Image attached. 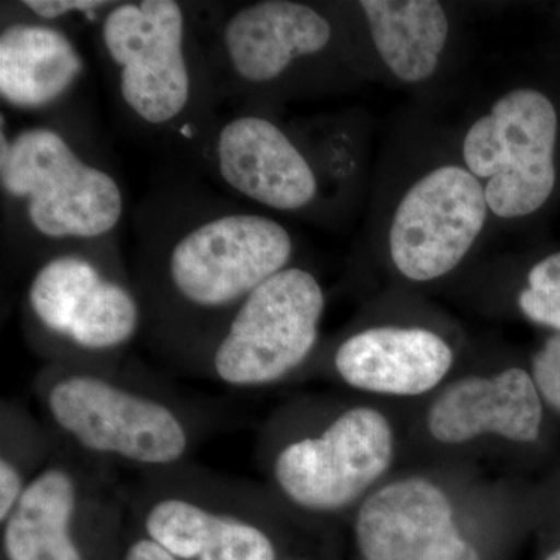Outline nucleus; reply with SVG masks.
I'll use <instances>...</instances> for the list:
<instances>
[{"instance_id":"6","label":"nucleus","mask_w":560,"mask_h":560,"mask_svg":"<svg viewBox=\"0 0 560 560\" xmlns=\"http://www.w3.org/2000/svg\"><path fill=\"white\" fill-rule=\"evenodd\" d=\"M324 308L316 276L290 265L257 287L228 320L213 350V370L237 388L280 381L315 349Z\"/></svg>"},{"instance_id":"13","label":"nucleus","mask_w":560,"mask_h":560,"mask_svg":"<svg viewBox=\"0 0 560 560\" xmlns=\"http://www.w3.org/2000/svg\"><path fill=\"white\" fill-rule=\"evenodd\" d=\"M451 345L425 327L377 326L350 335L335 353V370L357 389L420 396L452 370Z\"/></svg>"},{"instance_id":"10","label":"nucleus","mask_w":560,"mask_h":560,"mask_svg":"<svg viewBox=\"0 0 560 560\" xmlns=\"http://www.w3.org/2000/svg\"><path fill=\"white\" fill-rule=\"evenodd\" d=\"M394 455L388 419L372 408L342 412L323 434L279 453L275 478L298 506L334 512L349 506L388 470Z\"/></svg>"},{"instance_id":"5","label":"nucleus","mask_w":560,"mask_h":560,"mask_svg":"<svg viewBox=\"0 0 560 560\" xmlns=\"http://www.w3.org/2000/svg\"><path fill=\"white\" fill-rule=\"evenodd\" d=\"M490 217L480 180L459 158L430 165L390 209L385 231L390 265L411 282L445 278L469 257Z\"/></svg>"},{"instance_id":"14","label":"nucleus","mask_w":560,"mask_h":560,"mask_svg":"<svg viewBox=\"0 0 560 560\" xmlns=\"http://www.w3.org/2000/svg\"><path fill=\"white\" fill-rule=\"evenodd\" d=\"M540 423L539 390L521 368L495 377L460 378L434 400L427 419L431 436L445 444H460L482 434L534 442Z\"/></svg>"},{"instance_id":"23","label":"nucleus","mask_w":560,"mask_h":560,"mask_svg":"<svg viewBox=\"0 0 560 560\" xmlns=\"http://www.w3.org/2000/svg\"><path fill=\"white\" fill-rule=\"evenodd\" d=\"M125 560H176V558L158 541L143 539L132 545Z\"/></svg>"},{"instance_id":"20","label":"nucleus","mask_w":560,"mask_h":560,"mask_svg":"<svg viewBox=\"0 0 560 560\" xmlns=\"http://www.w3.org/2000/svg\"><path fill=\"white\" fill-rule=\"evenodd\" d=\"M113 5L114 2L105 0H25L18 3V9L33 20L58 25V22L69 20L70 16L102 20L103 14Z\"/></svg>"},{"instance_id":"17","label":"nucleus","mask_w":560,"mask_h":560,"mask_svg":"<svg viewBox=\"0 0 560 560\" xmlns=\"http://www.w3.org/2000/svg\"><path fill=\"white\" fill-rule=\"evenodd\" d=\"M150 539L186 560H276L267 534L184 499H165L145 517Z\"/></svg>"},{"instance_id":"12","label":"nucleus","mask_w":560,"mask_h":560,"mask_svg":"<svg viewBox=\"0 0 560 560\" xmlns=\"http://www.w3.org/2000/svg\"><path fill=\"white\" fill-rule=\"evenodd\" d=\"M355 537L364 560H481L460 534L447 493L425 478L390 482L368 497Z\"/></svg>"},{"instance_id":"15","label":"nucleus","mask_w":560,"mask_h":560,"mask_svg":"<svg viewBox=\"0 0 560 560\" xmlns=\"http://www.w3.org/2000/svg\"><path fill=\"white\" fill-rule=\"evenodd\" d=\"M86 72L83 55L60 25L24 16L0 31V98L7 108L44 113L60 106Z\"/></svg>"},{"instance_id":"2","label":"nucleus","mask_w":560,"mask_h":560,"mask_svg":"<svg viewBox=\"0 0 560 560\" xmlns=\"http://www.w3.org/2000/svg\"><path fill=\"white\" fill-rule=\"evenodd\" d=\"M98 47L121 109L138 127L198 135L217 72L184 3L114 2L98 21Z\"/></svg>"},{"instance_id":"8","label":"nucleus","mask_w":560,"mask_h":560,"mask_svg":"<svg viewBox=\"0 0 560 560\" xmlns=\"http://www.w3.org/2000/svg\"><path fill=\"white\" fill-rule=\"evenodd\" d=\"M94 248L44 257L28 282L25 302L33 323L50 337L84 352H108L135 338L142 308Z\"/></svg>"},{"instance_id":"16","label":"nucleus","mask_w":560,"mask_h":560,"mask_svg":"<svg viewBox=\"0 0 560 560\" xmlns=\"http://www.w3.org/2000/svg\"><path fill=\"white\" fill-rule=\"evenodd\" d=\"M372 50L400 83L418 86L436 75L451 46L452 24L436 0H361L355 3Z\"/></svg>"},{"instance_id":"7","label":"nucleus","mask_w":560,"mask_h":560,"mask_svg":"<svg viewBox=\"0 0 560 560\" xmlns=\"http://www.w3.org/2000/svg\"><path fill=\"white\" fill-rule=\"evenodd\" d=\"M329 14L296 0H259L232 10L217 32L213 62L243 94H282L337 49Z\"/></svg>"},{"instance_id":"3","label":"nucleus","mask_w":560,"mask_h":560,"mask_svg":"<svg viewBox=\"0 0 560 560\" xmlns=\"http://www.w3.org/2000/svg\"><path fill=\"white\" fill-rule=\"evenodd\" d=\"M154 245L162 287L179 307L230 318L257 287L290 267L296 249L279 220L243 208L187 213Z\"/></svg>"},{"instance_id":"1","label":"nucleus","mask_w":560,"mask_h":560,"mask_svg":"<svg viewBox=\"0 0 560 560\" xmlns=\"http://www.w3.org/2000/svg\"><path fill=\"white\" fill-rule=\"evenodd\" d=\"M0 191L7 221L51 254L106 245L127 208L106 162L51 120L10 131L2 117Z\"/></svg>"},{"instance_id":"18","label":"nucleus","mask_w":560,"mask_h":560,"mask_svg":"<svg viewBox=\"0 0 560 560\" xmlns=\"http://www.w3.org/2000/svg\"><path fill=\"white\" fill-rule=\"evenodd\" d=\"M77 486L68 471L51 467L28 482L3 528L10 560H81L70 537Z\"/></svg>"},{"instance_id":"22","label":"nucleus","mask_w":560,"mask_h":560,"mask_svg":"<svg viewBox=\"0 0 560 560\" xmlns=\"http://www.w3.org/2000/svg\"><path fill=\"white\" fill-rule=\"evenodd\" d=\"M27 485L22 474L9 458L0 459V521L5 523L11 511L16 508Z\"/></svg>"},{"instance_id":"11","label":"nucleus","mask_w":560,"mask_h":560,"mask_svg":"<svg viewBox=\"0 0 560 560\" xmlns=\"http://www.w3.org/2000/svg\"><path fill=\"white\" fill-rule=\"evenodd\" d=\"M213 171L243 200L279 213H300L318 202V162L279 121L259 113L231 117L208 136Z\"/></svg>"},{"instance_id":"24","label":"nucleus","mask_w":560,"mask_h":560,"mask_svg":"<svg viewBox=\"0 0 560 560\" xmlns=\"http://www.w3.org/2000/svg\"><path fill=\"white\" fill-rule=\"evenodd\" d=\"M545 560H560V548H558V550L550 552V555H548L547 559Z\"/></svg>"},{"instance_id":"19","label":"nucleus","mask_w":560,"mask_h":560,"mask_svg":"<svg viewBox=\"0 0 560 560\" xmlns=\"http://www.w3.org/2000/svg\"><path fill=\"white\" fill-rule=\"evenodd\" d=\"M518 308L533 323L560 331V253L537 261L518 294Z\"/></svg>"},{"instance_id":"21","label":"nucleus","mask_w":560,"mask_h":560,"mask_svg":"<svg viewBox=\"0 0 560 560\" xmlns=\"http://www.w3.org/2000/svg\"><path fill=\"white\" fill-rule=\"evenodd\" d=\"M533 378L541 396L560 411V335L545 342L534 357Z\"/></svg>"},{"instance_id":"4","label":"nucleus","mask_w":560,"mask_h":560,"mask_svg":"<svg viewBox=\"0 0 560 560\" xmlns=\"http://www.w3.org/2000/svg\"><path fill=\"white\" fill-rule=\"evenodd\" d=\"M559 117L555 103L534 88L501 92L470 121L459 160L485 190L500 220L534 215L556 189Z\"/></svg>"},{"instance_id":"9","label":"nucleus","mask_w":560,"mask_h":560,"mask_svg":"<svg viewBox=\"0 0 560 560\" xmlns=\"http://www.w3.org/2000/svg\"><path fill=\"white\" fill-rule=\"evenodd\" d=\"M49 411L81 447L145 466H171L186 455L189 438L178 416L95 375L73 374L51 386Z\"/></svg>"}]
</instances>
